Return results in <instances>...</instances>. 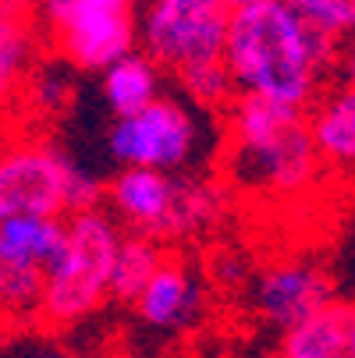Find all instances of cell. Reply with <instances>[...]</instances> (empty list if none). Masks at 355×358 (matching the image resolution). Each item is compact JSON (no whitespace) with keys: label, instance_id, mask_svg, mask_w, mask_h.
<instances>
[{"label":"cell","instance_id":"obj_1","mask_svg":"<svg viewBox=\"0 0 355 358\" xmlns=\"http://www.w3.org/2000/svg\"><path fill=\"white\" fill-rule=\"evenodd\" d=\"M334 43L316 36L284 0L231 11L224 64L238 96L306 110L323 96Z\"/></svg>","mask_w":355,"mask_h":358},{"label":"cell","instance_id":"obj_2","mask_svg":"<svg viewBox=\"0 0 355 358\" xmlns=\"http://www.w3.org/2000/svg\"><path fill=\"white\" fill-rule=\"evenodd\" d=\"M309 114L238 96L224 117V178L245 195L295 199L320 178Z\"/></svg>","mask_w":355,"mask_h":358},{"label":"cell","instance_id":"obj_3","mask_svg":"<svg viewBox=\"0 0 355 358\" xmlns=\"http://www.w3.org/2000/svg\"><path fill=\"white\" fill-rule=\"evenodd\" d=\"M107 185L39 131H0V220L46 217L68 220L99 210Z\"/></svg>","mask_w":355,"mask_h":358},{"label":"cell","instance_id":"obj_4","mask_svg":"<svg viewBox=\"0 0 355 358\" xmlns=\"http://www.w3.org/2000/svg\"><path fill=\"white\" fill-rule=\"evenodd\" d=\"M121 241H125V231L104 206L68 217L64 252L46 273L39 323L61 330V327H71L92 316L111 298V280H114Z\"/></svg>","mask_w":355,"mask_h":358},{"label":"cell","instance_id":"obj_5","mask_svg":"<svg viewBox=\"0 0 355 358\" xmlns=\"http://www.w3.org/2000/svg\"><path fill=\"white\" fill-rule=\"evenodd\" d=\"M39 32L71 71H99L139 50V11L128 0H39Z\"/></svg>","mask_w":355,"mask_h":358},{"label":"cell","instance_id":"obj_6","mask_svg":"<svg viewBox=\"0 0 355 358\" xmlns=\"http://www.w3.org/2000/svg\"><path fill=\"white\" fill-rule=\"evenodd\" d=\"M231 11L221 0H146L139 11V50L174 78L224 64Z\"/></svg>","mask_w":355,"mask_h":358},{"label":"cell","instance_id":"obj_7","mask_svg":"<svg viewBox=\"0 0 355 358\" xmlns=\"http://www.w3.org/2000/svg\"><path fill=\"white\" fill-rule=\"evenodd\" d=\"M107 149L121 167L178 174L202 149V124L192 107L160 96L153 107L118 117L107 131Z\"/></svg>","mask_w":355,"mask_h":358},{"label":"cell","instance_id":"obj_8","mask_svg":"<svg viewBox=\"0 0 355 358\" xmlns=\"http://www.w3.org/2000/svg\"><path fill=\"white\" fill-rule=\"evenodd\" d=\"M181 185L185 178L146 171V167H121L107 181V213L128 227V234H149L157 241H174L178 210H181Z\"/></svg>","mask_w":355,"mask_h":358},{"label":"cell","instance_id":"obj_9","mask_svg":"<svg viewBox=\"0 0 355 358\" xmlns=\"http://www.w3.org/2000/svg\"><path fill=\"white\" fill-rule=\"evenodd\" d=\"M327 301H334V284L316 263H306V259L270 263L252 280L256 313L281 330H291L295 323L323 309Z\"/></svg>","mask_w":355,"mask_h":358},{"label":"cell","instance_id":"obj_10","mask_svg":"<svg viewBox=\"0 0 355 358\" xmlns=\"http://www.w3.org/2000/svg\"><path fill=\"white\" fill-rule=\"evenodd\" d=\"M281 358H355V301L334 298L284 330Z\"/></svg>","mask_w":355,"mask_h":358},{"label":"cell","instance_id":"obj_11","mask_svg":"<svg viewBox=\"0 0 355 358\" xmlns=\"http://www.w3.org/2000/svg\"><path fill=\"white\" fill-rule=\"evenodd\" d=\"M199 305H202V291H199L195 273L171 255L160 266V273L149 280V287L139 294L135 313L153 330H181L195 320Z\"/></svg>","mask_w":355,"mask_h":358},{"label":"cell","instance_id":"obj_12","mask_svg":"<svg viewBox=\"0 0 355 358\" xmlns=\"http://www.w3.org/2000/svg\"><path fill=\"white\" fill-rule=\"evenodd\" d=\"M309 131L323 167L355 174V89L351 85L327 89L316 99L309 110Z\"/></svg>","mask_w":355,"mask_h":358},{"label":"cell","instance_id":"obj_13","mask_svg":"<svg viewBox=\"0 0 355 358\" xmlns=\"http://www.w3.org/2000/svg\"><path fill=\"white\" fill-rule=\"evenodd\" d=\"M36 25L0 18V131L8 128V117L25 103V89L36 71Z\"/></svg>","mask_w":355,"mask_h":358},{"label":"cell","instance_id":"obj_14","mask_svg":"<svg viewBox=\"0 0 355 358\" xmlns=\"http://www.w3.org/2000/svg\"><path fill=\"white\" fill-rule=\"evenodd\" d=\"M99 92H104V103L114 114V121L132 117L160 99V68L142 50H135L99 75Z\"/></svg>","mask_w":355,"mask_h":358},{"label":"cell","instance_id":"obj_15","mask_svg":"<svg viewBox=\"0 0 355 358\" xmlns=\"http://www.w3.org/2000/svg\"><path fill=\"white\" fill-rule=\"evenodd\" d=\"M46 294V266L0 252V327L15 330L39 323Z\"/></svg>","mask_w":355,"mask_h":358},{"label":"cell","instance_id":"obj_16","mask_svg":"<svg viewBox=\"0 0 355 358\" xmlns=\"http://www.w3.org/2000/svg\"><path fill=\"white\" fill-rule=\"evenodd\" d=\"M171 259L167 255V245L149 238V234H125L121 241V252H118V263H114V280H111V298L125 301V305H135L139 294L149 287L160 273V266Z\"/></svg>","mask_w":355,"mask_h":358},{"label":"cell","instance_id":"obj_17","mask_svg":"<svg viewBox=\"0 0 355 358\" xmlns=\"http://www.w3.org/2000/svg\"><path fill=\"white\" fill-rule=\"evenodd\" d=\"M0 252H11L18 259H32L46 266L50 273V266L64 252V220H46V217L0 220Z\"/></svg>","mask_w":355,"mask_h":358},{"label":"cell","instance_id":"obj_18","mask_svg":"<svg viewBox=\"0 0 355 358\" xmlns=\"http://www.w3.org/2000/svg\"><path fill=\"white\" fill-rule=\"evenodd\" d=\"M284 4L334 46L355 36V0H284Z\"/></svg>","mask_w":355,"mask_h":358},{"label":"cell","instance_id":"obj_19","mask_svg":"<svg viewBox=\"0 0 355 358\" xmlns=\"http://www.w3.org/2000/svg\"><path fill=\"white\" fill-rule=\"evenodd\" d=\"M68 64L64 61H54L32 71L29 78V89H25V103H32L39 114H57L71 103V82H68Z\"/></svg>","mask_w":355,"mask_h":358},{"label":"cell","instance_id":"obj_20","mask_svg":"<svg viewBox=\"0 0 355 358\" xmlns=\"http://www.w3.org/2000/svg\"><path fill=\"white\" fill-rule=\"evenodd\" d=\"M0 18H15V22L36 25L39 22V0H0Z\"/></svg>","mask_w":355,"mask_h":358},{"label":"cell","instance_id":"obj_21","mask_svg":"<svg viewBox=\"0 0 355 358\" xmlns=\"http://www.w3.org/2000/svg\"><path fill=\"white\" fill-rule=\"evenodd\" d=\"M341 78H344V85H351L355 89V36L344 43V50H341Z\"/></svg>","mask_w":355,"mask_h":358},{"label":"cell","instance_id":"obj_22","mask_svg":"<svg viewBox=\"0 0 355 358\" xmlns=\"http://www.w3.org/2000/svg\"><path fill=\"white\" fill-rule=\"evenodd\" d=\"M228 11H242V8H252V4H267V0H221Z\"/></svg>","mask_w":355,"mask_h":358},{"label":"cell","instance_id":"obj_23","mask_svg":"<svg viewBox=\"0 0 355 358\" xmlns=\"http://www.w3.org/2000/svg\"><path fill=\"white\" fill-rule=\"evenodd\" d=\"M36 358H64V355H57V351H43V355H36Z\"/></svg>","mask_w":355,"mask_h":358},{"label":"cell","instance_id":"obj_24","mask_svg":"<svg viewBox=\"0 0 355 358\" xmlns=\"http://www.w3.org/2000/svg\"><path fill=\"white\" fill-rule=\"evenodd\" d=\"M128 4H139V0H128Z\"/></svg>","mask_w":355,"mask_h":358}]
</instances>
